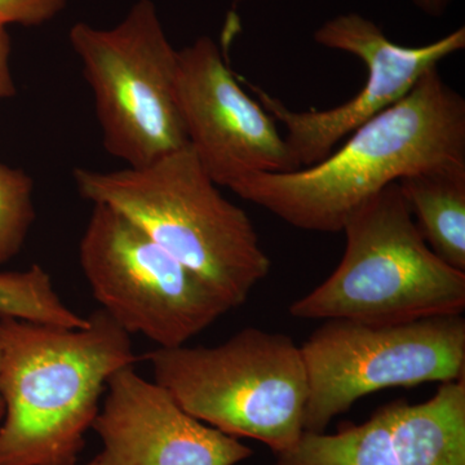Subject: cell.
Instances as JSON below:
<instances>
[{
  "mask_svg": "<svg viewBox=\"0 0 465 465\" xmlns=\"http://www.w3.org/2000/svg\"><path fill=\"white\" fill-rule=\"evenodd\" d=\"M300 349L309 381L304 432H324L375 391L465 378L461 314L391 324L327 320Z\"/></svg>",
  "mask_w": 465,
  "mask_h": 465,
  "instance_id": "52a82bcc",
  "label": "cell"
},
{
  "mask_svg": "<svg viewBox=\"0 0 465 465\" xmlns=\"http://www.w3.org/2000/svg\"><path fill=\"white\" fill-rule=\"evenodd\" d=\"M273 465H403L391 437L390 407L336 433L304 432Z\"/></svg>",
  "mask_w": 465,
  "mask_h": 465,
  "instance_id": "5bb4252c",
  "label": "cell"
},
{
  "mask_svg": "<svg viewBox=\"0 0 465 465\" xmlns=\"http://www.w3.org/2000/svg\"><path fill=\"white\" fill-rule=\"evenodd\" d=\"M76 189L114 208L158 246L240 307L271 272V259L246 211L226 200L191 146L143 168H75Z\"/></svg>",
  "mask_w": 465,
  "mask_h": 465,
  "instance_id": "3957f363",
  "label": "cell"
},
{
  "mask_svg": "<svg viewBox=\"0 0 465 465\" xmlns=\"http://www.w3.org/2000/svg\"><path fill=\"white\" fill-rule=\"evenodd\" d=\"M79 264L101 309L158 348L182 347L232 311L200 275L106 204L92 208Z\"/></svg>",
  "mask_w": 465,
  "mask_h": 465,
  "instance_id": "ba28073f",
  "label": "cell"
},
{
  "mask_svg": "<svg viewBox=\"0 0 465 465\" xmlns=\"http://www.w3.org/2000/svg\"><path fill=\"white\" fill-rule=\"evenodd\" d=\"M87 320L70 329L0 316V465H76L109 379L137 361L103 309Z\"/></svg>",
  "mask_w": 465,
  "mask_h": 465,
  "instance_id": "7a4b0ae2",
  "label": "cell"
},
{
  "mask_svg": "<svg viewBox=\"0 0 465 465\" xmlns=\"http://www.w3.org/2000/svg\"><path fill=\"white\" fill-rule=\"evenodd\" d=\"M177 101L188 145L217 186L299 170L284 136L208 36L177 51Z\"/></svg>",
  "mask_w": 465,
  "mask_h": 465,
  "instance_id": "30bf717a",
  "label": "cell"
},
{
  "mask_svg": "<svg viewBox=\"0 0 465 465\" xmlns=\"http://www.w3.org/2000/svg\"><path fill=\"white\" fill-rule=\"evenodd\" d=\"M455 162H465V100L433 67L323 161L291 173L252 174L229 191L293 228L338 232L391 183Z\"/></svg>",
  "mask_w": 465,
  "mask_h": 465,
  "instance_id": "6da1fadb",
  "label": "cell"
},
{
  "mask_svg": "<svg viewBox=\"0 0 465 465\" xmlns=\"http://www.w3.org/2000/svg\"><path fill=\"white\" fill-rule=\"evenodd\" d=\"M412 2L428 16L440 17L448 11L452 0H412Z\"/></svg>",
  "mask_w": 465,
  "mask_h": 465,
  "instance_id": "d6986e66",
  "label": "cell"
},
{
  "mask_svg": "<svg viewBox=\"0 0 465 465\" xmlns=\"http://www.w3.org/2000/svg\"><path fill=\"white\" fill-rule=\"evenodd\" d=\"M0 316L70 329L87 324V318L63 302L48 272L36 264L25 271L0 272Z\"/></svg>",
  "mask_w": 465,
  "mask_h": 465,
  "instance_id": "9a60e30c",
  "label": "cell"
},
{
  "mask_svg": "<svg viewBox=\"0 0 465 465\" xmlns=\"http://www.w3.org/2000/svg\"><path fill=\"white\" fill-rule=\"evenodd\" d=\"M85 465H92V464H91V463H87V464H85Z\"/></svg>",
  "mask_w": 465,
  "mask_h": 465,
  "instance_id": "44dd1931",
  "label": "cell"
},
{
  "mask_svg": "<svg viewBox=\"0 0 465 465\" xmlns=\"http://www.w3.org/2000/svg\"><path fill=\"white\" fill-rule=\"evenodd\" d=\"M342 232L347 243L341 262L291 304V316L391 324L463 313L465 272L430 250L399 183L361 204Z\"/></svg>",
  "mask_w": 465,
  "mask_h": 465,
  "instance_id": "277c9868",
  "label": "cell"
},
{
  "mask_svg": "<svg viewBox=\"0 0 465 465\" xmlns=\"http://www.w3.org/2000/svg\"><path fill=\"white\" fill-rule=\"evenodd\" d=\"M314 42L362 61L367 78L356 96L335 108L298 112L259 85L244 81L265 112L286 128L284 140L300 168L329 157L360 125L407 96L440 61L463 51L465 29L459 27L430 45L405 47L391 41L370 18L345 14L318 27Z\"/></svg>",
  "mask_w": 465,
  "mask_h": 465,
  "instance_id": "9c48e42d",
  "label": "cell"
},
{
  "mask_svg": "<svg viewBox=\"0 0 465 465\" xmlns=\"http://www.w3.org/2000/svg\"><path fill=\"white\" fill-rule=\"evenodd\" d=\"M92 430L103 445L92 465H237L253 454L240 440L188 414L134 366L109 379Z\"/></svg>",
  "mask_w": 465,
  "mask_h": 465,
  "instance_id": "8fae6325",
  "label": "cell"
},
{
  "mask_svg": "<svg viewBox=\"0 0 465 465\" xmlns=\"http://www.w3.org/2000/svg\"><path fill=\"white\" fill-rule=\"evenodd\" d=\"M69 0H0V26L36 27L54 20Z\"/></svg>",
  "mask_w": 465,
  "mask_h": 465,
  "instance_id": "e0dca14e",
  "label": "cell"
},
{
  "mask_svg": "<svg viewBox=\"0 0 465 465\" xmlns=\"http://www.w3.org/2000/svg\"><path fill=\"white\" fill-rule=\"evenodd\" d=\"M11 52V36L5 26H0V100L11 99L17 92L9 66Z\"/></svg>",
  "mask_w": 465,
  "mask_h": 465,
  "instance_id": "ac0fdd59",
  "label": "cell"
},
{
  "mask_svg": "<svg viewBox=\"0 0 465 465\" xmlns=\"http://www.w3.org/2000/svg\"><path fill=\"white\" fill-rule=\"evenodd\" d=\"M388 407L403 465H465V378L440 382L424 402Z\"/></svg>",
  "mask_w": 465,
  "mask_h": 465,
  "instance_id": "7c38bea8",
  "label": "cell"
},
{
  "mask_svg": "<svg viewBox=\"0 0 465 465\" xmlns=\"http://www.w3.org/2000/svg\"><path fill=\"white\" fill-rule=\"evenodd\" d=\"M0 370H2V356H0ZM5 401H3L2 390H0V421H2L3 416H5Z\"/></svg>",
  "mask_w": 465,
  "mask_h": 465,
  "instance_id": "ffe728a7",
  "label": "cell"
},
{
  "mask_svg": "<svg viewBox=\"0 0 465 465\" xmlns=\"http://www.w3.org/2000/svg\"><path fill=\"white\" fill-rule=\"evenodd\" d=\"M145 358L154 381L220 432L259 440L275 455L304 433L308 372L290 336L247 327L216 347L157 348Z\"/></svg>",
  "mask_w": 465,
  "mask_h": 465,
  "instance_id": "5b68a950",
  "label": "cell"
},
{
  "mask_svg": "<svg viewBox=\"0 0 465 465\" xmlns=\"http://www.w3.org/2000/svg\"><path fill=\"white\" fill-rule=\"evenodd\" d=\"M397 183L430 250L465 272V162L428 168Z\"/></svg>",
  "mask_w": 465,
  "mask_h": 465,
  "instance_id": "4fadbf2b",
  "label": "cell"
},
{
  "mask_svg": "<svg viewBox=\"0 0 465 465\" xmlns=\"http://www.w3.org/2000/svg\"><path fill=\"white\" fill-rule=\"evenodd\" d=\"M69 42L112 157L143 168L188 146L177 101V50L152 0L134 3L109 29L75 24Z\"/></svg>",
  "mask_w": 465,
  "mask_h": 465,
  "instance_id": "8992f818",
  "label": "cell"
},
{
  "mask_svg": "<svg viewBox=\"0 0 465 465\" xmlns=\"http://www.w3.org/2000/svg\"><path fill=\"white\" fill-rule=\"evenodd\" d=\"M33 194L32 177L0 162V266L12 262L25 246L36 219Z\"/></svg>",
  "mask_w": 465,
  "mask_h": 465,
  "instance_id": "2e32d148",
  "label": "cell"
}]
</instances>
